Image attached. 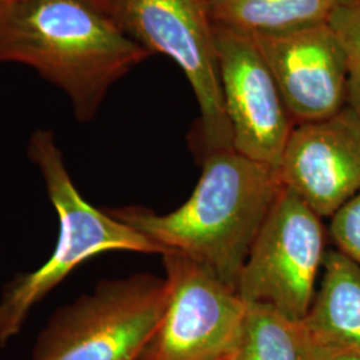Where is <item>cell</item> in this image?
Wrapping results in <instances>:
<instances>
[{
  "instance_id": "obj_13",
  "label": "cell",
  "mask_w": 360,
  "mask_h": 360,
  "mask_svg": "<svg viewBox=\"0 0 360 360\" xmlns=\"http://www.w3.org/2000/svg\"><path fill=\"white\" fill-rule=\"evenodd\" d=\"M245 330L232 360H312L314 339L303 321L247 304Z\"/></svg>"
},
{
  "instance_id": "obj_4",
  "label": "cell",
  "mask_w": 360,
  "mask_h": 360,
  "mask_svg": "<svg viewBox=\"0 0 360 360\" xmlns=\"http://www.w3.org/2000/svg\"><path fill=\"white\" fill-rule=\"evenodd\" d=\"M129 38L169 58L187 77L200 119L193 146L202 158L232 147L219 75L215 23L207 0H98Z\"/></svg>"
},
{
  "instance_id": "obj_9",
  "label": "cell",
  "mask_w": 360,
  "mask_h": 360,
  "mask_svg": "<svg viewBox=\"0 0 360 360\" xmlns=\"http://www.w3.org/2000/svg\"><path fill=\"white\" fill-rule=\"evenodd\" d=\"M251 37L294 126L326 119L346 105V52L328 22Z\"/></svg>"
},
{
  "instance_id": "obj_1",
  "label": "cell",
  "mask_w": 360,
  "mask_h": 360,
  "mask_svg": "<svg viewBox=\"0 0 360 360\" xmlns=\"http://www.w3.org/2000/svg\"><path fill=\"white\" fill-rule=\"evenodd\" d=\"M151 55L96 0H18L0 8V65L34 68L65 92L80 123Z\"/></svg>"
},
{
  "instance_id": "obj_7",
  "label": "cell",
  "mask_w": 360,
  "mask_h": 360,
  "mask_svg": "<svg viewBox=\"0 0 360 360\" xmlns=\"http://www.w3.org/2000/svg\"><path fill=\"white\" fill-rule=\"evenodd\" d=\"M166 309L138 360H232L248 306L230 284L193 259L168 251Z\"/></svg>"
},
{
  "instance_id": "obj_14",
  "label": "cell",
  "mask_w": 360,
  "mask_h": 360,
  "mask_svg": "<svg viewBox=\"0 0 360 360\" xmlns=\"http://www.w3.org/2000/svg\"><path fill=\"white\" fill-rule=\"evenodd\" d=\"M328 23L347 59V105L360 116V0H342Z\"/></svg>"
},
{
  "instance_id": "obj_15",
  "label": "cell",
  "mask_w": 360,
  "mask_h": 360,
  "mask_svg": "<svg viewBox=\"0 0 360 360\" xmlns=\"http://www.w3.org/2000/svg\"><path fill=\"white\" fill-rule=\"evenodd\" d=\"M328 235L335 250L360 269V193L331 217Z\"/></svg>"
},
{
  "instance_id": "obj_18",
  "label": "cell",
  "mask_w": 360,
  "mask_h": 360,
  "mask_svg": "<svg viewBox=\"0 0 360 360\" xmlns=\"http://www.w3.org/2000/svg\"><path fill=\"white\" fill-rule=\"evenodd\" d=\"M4 4V0H0V8H1V6Z\"/></svg>"
},
{
  "instance_id": "obj_2",
  "label": "cell",
  "mask_w": 360,
  "mask_h": 360,
  "mask_svg": "<svg viewBox=\"0 0 360 360\" xmlns=\"http://www.w3.org/2000/svg\"><path fill=\"white\" fill-rule=\"evenodd\" d=\"M278 168L233 148L203 156L193 195L179 208L156 214L144 207L107 210L156 245L190 257L236 290L245 260L282 190Z\"/></svg>"
},
{
  "instance_id": "obj_6",
  "label": "cell",
  "mask_w": 360,
  "mask_h": 360,
  "mask_svg": "<svg viewBox=\"0 0 360 360\" xmlns=\"http://www.w3.org/2000/svg\"><path fill=\"white\" fill-rule=\"evenodd\" d=\"M297 195L282 187L239 275L236 291L247 304L267 306L304 321L316 295L328 229Z\"/></svg>"
},
{
  "instance_id": "obj_10",
  "label": "cell",
  "mask_w": 360,
  "mask_h": 360,
  "mask_svg": "<svg viewBox=\"0 0 360 360\" xmlns=\"http://www.w3.org/2000/svg\"><path fill=\"white\" fill-rule=\"evenodd\" d=\"M278 174L321 218L334 217L360 193V116L346 104L334 115L295 126Z\"/></svg>"
},
{
  "instance_id": "obj_5",
  "label": "cell",
  "mask_w": 360,
  "mask_h": 360,
  "mask_svg": "<svg viewBox=\"0 0 360 360\" xmlns=\"http://www.w3.org/2000/svg\"><path fill=\"white\" fill-rule=\"evenodd\" d=\"M166 278L138 274L103 281L58 309L30 360H138L166 309Z\"/></svg>"
},
{
  "instance_id": "obj_11",
  "label": "cell",
  "mask_w": 360,
  "mask_h": 360,
  "mask_svg": "<svg viewBox=\"0 0 360 360\" xmlns=\"http://www.w3.org/2000/svg\"><path fill=\"white\" fill-rule=\"evenodd\" d=\"M321 288L303 321L312 339L360 352V269L338 250H328Z\"/></svg>"
},
{
  "instance_id": "obj_8",
  "label": "cell",
  "mask_w": 360,
  "mask_h": 360,
  "mask_svg": "<svg viewBox=\"0 0 360 360\" xmlns=\"http://www.w3.org/2000/svg\"><path fill=\"white\" fill-rule=\"evenodd\" d=\"M215 40L232 147L278 168L295 126L270 68L251 35L215 25Z\"/></svg>"
},
{
  "instance_id": "obj_16",
  "label": "cell",
  "mask_w": 360,
  "mask_h": 360,
  "mask_svg": "<svg viewBox=\"0 0 360 360\" xmlns=\"http://www.w3.org/2000/svg\"><path fill=\"white\" fill-rule=\"evenodd\" d=\"M312 360H360V352L346 345L314 339Z\"/></svg>"
},
{
  "instance_id": "obj_17",
  "label": "cell",
  "mask_w": 360,
  "mask_h": 360,
  "mask_svg": "<svg viewBox=\"0 0 360 360\" xmlns=\"http://www.w3.org/2000/svg\"><path fill=\"white\" fill-rule=\"evenodd\" d=\"M13 1H18V0H4V3H13Z\"/></svg>"
},
{
  "instance_id": "obj_12",
  "label": "cell",
  "mask_w": 360,
  "mask_h": 360,
  "mask_svg": "<svg viewBox=\"0 0 360 360\" xmlns=\"http://www.w3.org/2000/svg\"><path fill=\"white\" fill-rule=\"evenodd\" d=\"M212 20L248 35L328 22L342 0H207Z\"/></svg>"
},
{
  "instance_id": "obj_3",
  "label": "cell",
  "mask_w": 360,
  "mask_h": 360,
  "mask_svg": "<svg viewBox=\"0 0 360 360\" xmlns=\"http://www.w3.org/2000/svg\"><path fill=\"white\" fill-rule=\"evenodd\" d=\"M27 153L39 168L59 220V235L50 259L38 270L20 274L0 296V347L20 334L32 309L77 267L108 251L165 255L166 250L141 232L90 205L70 178L63 153L50 129H37Z\"/></svg>"
}]
</instances>
